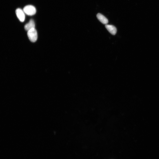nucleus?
<instances>
[{"label": "nucleus", "mask_w": 159, "mask_h": 159, "mask_svg": "<svg viewBox=\"0 0 159 159\" xmlns=\"http://www.w3.org/2000/svg\"><path fill=\"white\" fill-rule=\"evenodd\" d=\"M105 27L111 34L115 35L116 34L117 29L114 26L107 24L105 25Z\"/></svg>", "instance_id": "20e7f679"}, {"label": "nucleus", "mask_w": 159, "mask_h": 159, "mask_svg": "<svg viewBox=\"0 0 159 159\" xmlns=\"http://www.w3.org/2000/svg\"><path fill=\"white\" fill-rule=\"evenodd\" d=\"M16 13L17 17L19 21L23 22L25 19V13L23 10L20 8H18L16 11Z\"/></svg>", "instance_id": "7ed1b4c3"}, {"label": "nucleus", "mask_w": 159, "mask_h": 159, "mask_svg": "<svg viewBox=\"0 0 159 159\" xmlns=\"http://www.w3.org/2000/svg\"><path fill=\"white\" fill-rule=\"evenodd\" d=\"M97 17L98 20L103 24L107 25L108 23V19L101 14L98 13L97 15Z\"/></svg>", "instance_id": "39448f33"}, {"label": "nucleus", "mask_w": 159, "mask_h": 159, "mask_svg": "<svg viewBox=\"0 0 159 159\" xmlns=\"http://www.w3.org/2000/svg\"><path fill=\"white\" fill-rule=\"evenodd\" d=\"M23 11L25 13L29 16H32L34 15L36 12L35 8L34 6L32 5L26 6L24 7Z\"/></svg>", "instance_id": "f03ea898"}, {"label": "nucleus", "mask_w": 159, "mask_h": 159, "mask_svg": "<svg viewBox=\"0 0 159 159\" xmlns=\"http://www.w3.org/2000/svg\"><path fill=\"white\" fill-rule=\"evenodd\" d=\"M27 35L28 38L32 42H35L37 39V33L35 28L30 29L27 31Z\"/></svg>", "instance_id": "f257e3e1"}, {"label": "nucleus", "mask_w": 159, "mask_h": 159, "mask_svg": "<svg viewBox=\"0 0 159 159\" xmlns=\"http://www.w3.org/2000/svg\"><path fill=\"white\" fill-rule=\"evenodd\" d=\"M35 22L33 19L30 20L29 22L26 24L25 26V29L26 30L28 31L30 29L35 28Z\"/></svg>", "instance_id": "423d86ee"}]
</instances>
